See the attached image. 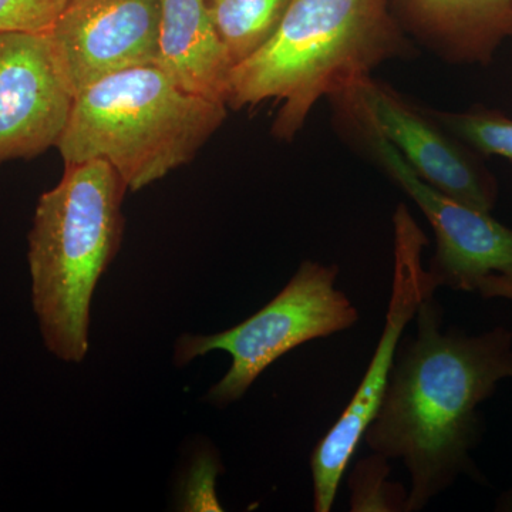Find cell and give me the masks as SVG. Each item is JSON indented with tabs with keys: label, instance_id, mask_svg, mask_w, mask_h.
<instances>
[{
	"label": "cell",
	"instance_id": "1",
	"mask_svg": "<svg viewBox=\"0 0 512 512\" xmlns=\"http://www.w3.org/2000/svg\"><path fill=\"white\" fill-rule=\"evenodd\" d=\"M414 319L416 335L400 340L379 412L363 436L373 453L406 467L407 512L424 510L461 476H477L478 409L512 379L511 330H443L434 296L421 302Z\"/></svg>",
	"mask_w": 512,
	"mask_h": 512
},
{
	"label": "cell",
	"instance_id": "2",
	"mask_svg": "<svg viewBox=\"0 0 512 512\" xmlns=\"http://www.w3.org/2000/svg\"><path fill=\"white\" fill-rule=\"evenodd\" d=\"M407 49L392 0H293L274 36L232 69L227 106L279 101L272 134L291 141L320 99Z\"/></svg>",
	"mask_w": 512,
	"mask_h": 512
},
{
	"label": "cell",
	"instance_id": "3",
	"mask_svg": "<svg viewBox=\"0 0 512 512\" xmlns=\"http://www.w3.org/2000/svg\"><path fill=\"white\" fill-rule=\"evenodd\" d=\"M128 191L104 160L64 164L62 180L42 194L29 232L32 305L47 350L67 363L89 350L96 286L119 252Z\"/></svg>",
	"mask_w": 512,
	"mask_h": 512
},
{
	"label": "cell",
	"instance_id": "4",
	"mask_svg": "<svg viewBox=\"0 0 512 512\" xmlns=\"http://www.w3.org/2000/svg\"><path fill=\"white\" fill-rule=\"evenodd\" d=\"M227 104L181 89L157 64L97 80L74 96L57 150L64 164L104 160L138 191L190 163Z\"/></svg>",
	"mask_w": 512,
	"mask_h": 512
},
{
	"label": "cell",
	"instance_id": "5",
	"mask_svg": "<svg viewBox=\"0 0 512 512\" xmlns=\"http://www.w3.org/2000/svg\"><path fill=\"white\" fill-rule=\"evenodd\" d=\"M338 275L336 265L302 262L288 285L251 318L215 335L181 336L175 343L174 362L185 366L214 350H224L231 356V367L205 400L217 407L238 402L286 353L356 325L359 311L336 288Z\"/></svg>",
	"mask_w": 512,
	"mask_h": 512
},
{
	"label": "cell",
	"instance_id": "6",
	"mask_svg": "<svg viewBox=\"0 0 512 512\" xmlns=\"http://www.w3.org/2000/svg\"><path fill=\"white\" fill-rule=\"evenodd\" d=\"M393 235L392 295L375 355L348 407L312 451L313 511L316 512L332 511L350 461L379 412L404 329L416 318L421 302L437 291L423 266L429 238L406 204L397 205L394 211Z\"/></svg>",
	"mask_w": 512,
	"mask_h": 512
},
{
	"label": "cell",
	"instance_id": "7",
	"mask_svg": "<svg viewBox=\"0 0 512 512\" xmlns=\"http://www.w3.org/2000/svg\"><path fill=\"white\" fill-rule=\"evenodd\" d=\"M332 100L350 127L384 138L426 183L477 210L493 211L498 195L493 175L427 110L410 106L372 76Z\"/></svg>",
	"mask_w": 512,
	"mask_h": 512
},
{
	"label": "cell",
	"instance_id": "8",
	"mask_svg": "<svg viewBox=\"0 0 512 512\" xmlns=\"http://www.w3.org/2000/svg\"><path fill=\"white\" fill-rule=\"evenodd\" d=\"M359 134L384 173L412 198L434 229L436 254L427 272L437 289L476 292L485 276L512 268L511 228L490 212L454 200L426 183L384 138Z\"/></svg>",
	"mask_w": 512,
	"mask_h": 512
},
{
	"label": "cell",
	"instance_id": "9",
	"mask_svg": "<svg viewBox=\"0 0 512 512\" xmlns=\"http://www.w3.org/2000/svg\"><path fill=\"white\" fill-rule=\"evenodd\" d=\"M160 0H69L46 33L74 96L131 67L156 64Z\"/></svg>",
	"mask_w": 512,
	"mask_h": 512
},
{
	"label": "cell",
	"instance_id": "10",
	"mask_svg": "<svg viewBox=\"0 0 512 512\" xmlns=\"http://www.w3.org/2000/svg\"><path fill=\"white\" fill-rule=\"evenodd\" d=\"M73 100L46 35L0 33V167L56 147Z\"/></svg>",
	"mask_w": 512,
	"mask_h": 512
},
{
	"label": "cell",
	"instance_id": "11",
	"mask_svg": "<svg viewBox=\"0 0 512 512\" xmlns=\"http://www.w3.org/2000/svg\"><path fill=\"white\" fill-rule=\"evenodd\" d=\"M403 30L446 62L488 64L512 37V0H392Z\"/></svg>",
	"mask_w": 512,
	"mask_h": 512
},
{
	"label": "cell",
	"instance_id": "12",
	"mask_svg": "<svg viewBox=\"0 0 512 512\" xmlns=\"http://www.w3.org/2000/svg\"><path fill=\"white\" fill-rule=\"evenodd\" d=\"M157 66L181 89L227 104L234 69L208 0H160Z\"/></svg>",
	"mask_w": 512,
	"mask_h": 512
},
{
	"label": "cell",
	"instance_id": "13",
	"mask_svg": "<svg viewBox=\"0 0 512 512\" xmlns=\"http://www.w3.org/2000/svg\"><path fill=\"white\" fill-rule=\"evenodd\" d=\"M234 67L274 36L293 0H208Z\"/></svg>",
	"mask_w": 512,
	"mask_h": 512
},
{
	"label": "cell",
	"instance_id": "14",
	"mask_svg": "<svg viewBox=\"0 0 512 512\" xmlns=\"http://www.w3.org/2000/svg\"><path fill=\"white\" fill-rule=\"evenodd\" d=\"M390 460L370 454L350 468L348 487L352 512H407L409 490L390 481Z\"/></svg>",
	"mask_w": 512,
	"mask_h": 512
},
{
	"label": "cell",
	"instance_id": "15",
	"mask_svg": "<svg viewBox=\"0 0 512 512\" xmlns=\"http://www.w3.org/2000/svg\"><path fill=\"white\" fill-rule=\"evenodd\" d=\"M427 113L478 153L512 160V117L483 109L463 113L427 110Z\"/></svg>",
	"mask_w": 512,
	"mask_h": 512
},
{
	"label": "cell",
	"instance_id": "16",
	"mask_svg": "<svg viewBox=\"0 0 512 512\" xmlns=\"http://www.w3.org/2000/svg\"><path fill=\"white\" fill-rule=\"evenodd\" d=\"M69 0H0V33L46 35Z\"/></svg>",
	"mask_w": 512,
	"mask_h": 512
},
{
	"label": "cell",
	"instance_id": "17",
	"mask_svg": "<svg viewBox=\"0 0 512 512\" xmlns=\"http://www.w3.org/2000/svg\"><path fill=\"white\" fill-rule=\"evenodd\" d=\"M485 299H507L512 302V268L493 272L477 285V291Z\"/></svg>",
	"mask_w": 512,
	"mask_h": 512
},
{
	"label": "cell",
	"instance_id": "18",
	"mask_svg": "<svg viewBox=\"0 0 512 512\" xmlns=\"http://www.w3.org/2000/svg\"><path fill=\"white\" fill-rule=\"evenodd\" d=\"M497 511L512 512V487L505 491L497 501Z\"/></svg>",
	"mask_w": 512,
	"mask_h": 512
}]
</instances>
